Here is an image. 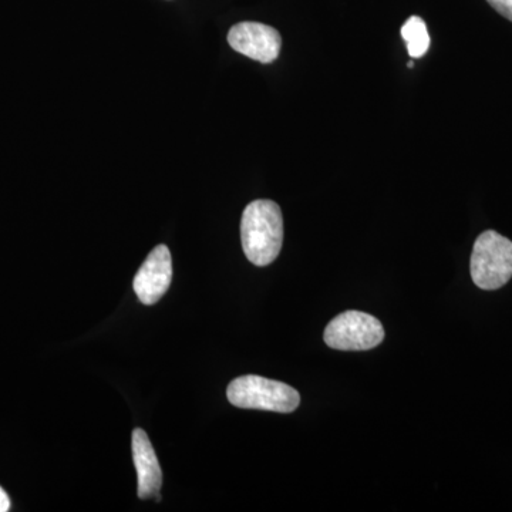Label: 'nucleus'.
<instances>
[{
  "instance_id": "20e7f679",
  "label": "nucleus",
  "mask_w": 512,
  "mask_h": 512,
  "mask_svg": "<svg viewBox=\"0 0 512 512\" xmlns=\"http://www.w3.org/2000/svg\"><path fill=\"white\" fill-rule=\"evenodd\" d=\"M326 345L336 350H370L384 339L382 323L375 316L359 311L340 313L330 320L323 335Z\"/></svg>"
},
{
  "instance_id": "1a4fd4ad",
  "label": "nucleus",
  "mask_w": 512,
  "mask_h": 512,
  "mask_svg": "<svg viewBox=\"0 0 512 512\" xmlns=\"http://www.w3.org/2000/svg\"><path fill=\"white\" fill-rule=\"evenodd\" d=\"M491 8L512 22V0H487Z\"/></svg>"
},
{
  "instance_id": "7ed1b4c3",
  "label": "nucleus",
  "mask_w": 512,
  "mask_h": 512,
  "mask_svg": "<svg viewBox=\"0 0 512 512\" xmlns=\"http://www.w3.org/2000/svg\"><path fill=\"white\" fill-rule=\"evenodd\" d=\"M471 278L483 291L503 288L512 278V242L495 231L477 238L471 255Z\"/></svg>"
},
{
  "instance_id": "9b49d317",
  "label": "nucleus",
  "mask_w": 512,
  "mask_h": 512,
  "mask_svg": "<svg viewBox=\"0 0 512 512\" xmlns=\"http://www.w3.org/2000/svg\"><path fill=\"white\" fill-rule=\"evenodd\" d=\"M407 67H414V62L407 63Z\"/></svg>"
},
{
  "instance_id": "f257e3e1",
  "label": "nucleus",
  "mask_w": 512,
  "mask_h": 512,
  "mask_svg": "<svg viewBox=\"0 0 512 512\" xmlns=\"http://www.w3.org/2000/svg\"><path fill=\"white\" fill-rule=\"evenodd\" d=\"M241 239L251 264L271 265L284 244V217L279 205L271 200L251 202L242 214Z\"/></svg>"
},
{
  "instance_id": "f03ea898",
  "label": "nucleus",
  "mask_w": 512,
  "mask_h": 512,
  "mask_svg": "<svg viewBox=\"0 0 512 512\" xmlns=\"http://www.w3.org/2000/svg\"><path fill=\"white\" fill-rule=\"evenodd\" d=\"M229 403L239 409L292 413L301 404V396L293 387L261 376H242L228 386Z\"/></svg>"
},
{
  "instance_id": "39448f33",
  "label": "nucleus",
  "mask_w": 512,
  "mask_h": 512,
  "mask_svg": "<svg viewBox=\"0 0 512 512\" xmlns=\"http://www.w3.org/2000/svg\"><path fill=\"white\" fill-rule=\"evenodd\" d=\"M228 43L235 52L268 64L278 59L282 37L278 30L264 23L242 22L229 30Z\"/></svg>"
},
{
  "instance_id": "6e6552de",
  "label": "nucleus",
  "mask_w": 512,
  "mask_h": 512,
  "mask_svg": "<svg viewBox=\"0 0 512 512\" xmlns=\"http://www.w3.org/2000/svg\"><path fill=\"white\" fill-rule=\"evenodd\" d=\"M402 37L407 45V52L413 59L426 55L430 47V35L426 23L419 16L407 19L402 28Z\"/></svg>"
},
{
  "instance_id": "423d86ee",
  "label": "nucleus",
  "mask_w": 512,
  "mask_h": 512,
  "mask_svg": "<svg viewBox=\"0 0 512 512\" xmlns=\"http://www.w3.org/2000/svg\"><path fill=\"white\" fill-rule=\"evenodd\" d=\"M173 279V259L170 249L158 245L147 256L134 276V291L144 305H154L168 291Z\"/></svg>"
},
{
  "instance_id": "0eeeda50",
  "label": "nucleus",
  "mask_w": 512,
  "mask_h": 512,
  "mask_svg": "<svg viewBox=\"0 0 512 512\" xmlns=\"http://www.w3.org/2000/svg\"><path fill=\"white\" fill-rule=\"evenodd\" d=\"M131 448H133L134 466L137 470L138 497L141 500L157 498L163 484V471L146 431L141 429L133 431Z\"/></svg>"
},
{
  "instance_id": "9d476101",
  "label": "nucleus",
  "mask_w": 512,
  "mask_h": 512,
  "mask_svg": "<svg viewBox=\"0 0 512 512\" xmlns=\"http://www.w3.org/2000/svg\"><path fill=\"white\" fill-rule=\"evenodd\" d=\"M10 510L9 495L0 487V512H8Z\"/></svg>"
}]
</instances>
